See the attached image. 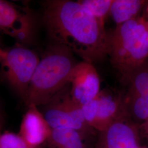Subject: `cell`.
<instances>
[{"label":"cell","instance_id":"cell-14","mask_svg":"<svg viewBox=\"0 0 148 148\" xmlns=\"http://www.w3.org/2000/svg\"><path fill=\"white\" fill-rule=\"evenodd\" d=\"M77 1L97 19L105 25L106 17L110 14L114 0H80Z\"/></svg>","mask_w":148,"mask_h":148},{"label":"cell","instance_id":"cell-5","mask_svg":"<svg viewBox=\"0 0 148 148\" xmlns=\"http://www.w3.org/2000/svg\"><path fill=\"white\" fill-rule=\"evenodd\" d=\"M40 59L30 48L16 43L3 49L0 57L2 75L7 84L24 102Z\"/></svg>","mask_w":148,"mask_h":148},{"label":"cell","instance_id":"cell-2","mask_svg":"<svg viewBox=\"0 0 148 148\" xmlns=\"http://www.w3.org/2000/svg\"><path fill=\"white\" fill-rule=\"evenodd\" d=\"M68 48L50 43L32 76L25 104L43 106L70 82L76 62Z\"/></svg>","mask_w":148,"mask_h":148},{"label":"cell","instance_id":"cell-9","mask_svg":"<svg viewBox=\"0 0 148 148\" xmlns=\"http://www.w3.org/2000/svg\"><path fill=\"white\" fill-rule=\"evenodd\" d=\"M95 122L93 128L98 132L104 130L119 117L126 114L124 93L104 89L93 99Z\"/></svg>","mask_w":148,"mask_h":148},{"label":"cell","instance_id":"cell-20","mask_svg":"<svg viewBox=\"0 0 148 148\" xmlns=\"http://www.w3.org/2000/svg\"><path fill=\"white\" fill-rule=\"evenodd\" d=\"M147 24H148V22H147Z\"/></svg>","mask_w":148,"mask_h":148},{"label":"cell","instance_id":"cell-4","mask_svg":"<svg viewBox=\"0 0 148 148\" xmlns=\"http://www.w3.org/2000/svg\"><path fill=\"white\" fill-rule=\"evenodd\" d=\"M39 107L41 108H38L39 110L52 129H73L81 133L87 143L92 139L95 141L98 132L88 125L82 106L73 99L69 84L47 104Z\"/></svg>","mask_w":148,"mask_h":148},{"label":"cell","instance_id":"cell-3","mask_svg":"<svg viewBox=\"0 0 148 148\" xmlns=\"http://www.w3.org/2000/svg\"><path fill=\"white\" fill-rule=\"evenodd\" d=\"M108 57L127 84L134 71L148 58V25L137 18L120 25L109 32Z\"/></svg>","mask_w":148,"mask_h":148},{"label":"cell","instance_id":"cell-16","mask_svg":"<svg viewBox=\"0 0 148 148\" xmlns=\"http://www.w3.org/2000/svg\"><path fill=\"white\" fill-rule=\"evenodd\" d=\"M139 132L142 131L143 134L148 137V120L142 126L139 128Z\"/></svg>","mask_w":148,"mask_h":148},{"label":"cell","instance_id":"cell-6","mask_svg":"<svg viewBox=\"0 0 148 148\" xmlns=\"http://www.w3.org/2000/svg\"><path fill=\"white\" fill-rule=\"evenodd\" d=\"M37 29V17L29 6L0 0V32L27 47L35 42Z\"/></svg>","mask_w":148,"mask_h":148},{"label":"cell","instance_id":"cell-10","mask_svg":"<svg viewBox=\"0 0 148 148\" xmlns=\"http://www.w3.org/2000/svg\"><path fill=\"white\" fill-rule=\"evenodd\" d=\"M52 128L49 126L38 107L27 106L18 134L27 143L34 147H42L49 137Z\"/></svg>","mask_w":148,"mask_h":148},{"label":"cell","instance_id":"cell-15","mask_svg":"<svg viewBox=\"0 0 148 148\" xmlns=\"http://www.w3.org/2000/svg\"><path fill=\"white\" fill-rule=\"evenodd\" d=\"M30 145L18 133L5 131L0 134V148H45Z\"/></svg>","mask_w":148,"mask_h":148},{"label":"cell","instance_id":"cell-12","mask_svg":"<svg viewBox=\"0 0 148 148\" xmlns=\"http://www.w3.org/2000/svg\"><path fill=\"white\" fill-rule=\"evenodd\" d=\"M143 3L144 1L140 0H114L110 14L119 25L136 18Z\"/></svg>","mask_w":148,"mask_h":148},{"label":"cell","instance_id":"cell-11","mask_svg":"<svg viewBox=\"0 0 148 148\" xmlns=\"http://www.w3.org/2000/svg\"><path fill=\"white\" fill-rule=\"evenodd\" d=\"M87 142L76 130L66 128L52 129L45 148H88Z\"/></svg>","mask_w":148,"mask_h":148},{"label":"cell","instance_id":"cell-18","mask_svg":"<svg viewBox=\"0 0 148 148\" xmlns=\"http://www.w3.org/2000/svg\"><path fill=\"white\" fill-rule=\"evenodd\" d=\"M3 49L1 47V46H0V57H1V54L2 53V51H3Z\"/></svg>","mask_w":148,"mask_h":148},{"label":"cell","instance_id":"cell-17","mask_svg":"<svg viewBox=\"0 0 148 148\" xmlns=\"http://www.w3.org/2000/svg\"><path fill=\"white\" fill-rule=\"evenodd\" d=\"M3 124H4L3 117L2 116L0 112V134L1 133V130H2V128L3 127Z\"/></svg>","mask_w":148,"mask_h":148},{"label":"cell","instance_id":"cell-8","mask_svg":"<svg viewBox=\"0 0 148 148\" xmlns=\"http://www.w3.org/2000/svg\"><path fill=\"white\" fill-rule=\"evenodd\" d=\"M69 85L70 95L81 106L94 99L101 91L99 74L93 64L85 61L75 66Z\"/></svg>","mask_w":148,"mask_h":148},{"label":"cell","instance_id":"cell-13","mask_svg":"<svg viewBox=\"0 0 148 148\" xmlns=\"http://www.w3.org/2000/svg\"><path fill=\"white\" fill-rule=\"evenodd\" d=\"M124 104L128 117L137 127L148 120V103L139 95H124Z\"/></svg>","mask_w":148,"mask_h":148},{"label":"cell","instance_id":"cell-7","mask_svg":"<svg viewBox=\"0 0 148 148\" xmlns=\"http://www.w3.org/2000/svg\"><path fill=\"white\" fill-rule=\"evenodd\" d=\"M139 127L126 114L98 133L95 148H140Z\"/></svg>","mask_w":148,"mask_h":148},{"label":"cell","instance_id":"cell-19","mask_svg":"<svg viewBox=\"0 0 148 148\" xmlns=\"http://www.w3.org/2000/svg\"><path fill=\"white\" fill-rule=\"evenodd\" d=\"M140 148H148L147 147H145V146H143V147H140Z\"/></svg>","mask_w":148,"mask_h":148},{"label":"cell","instance_id":"cell-1","mask_svg":"<svg viewBox=\"0 0 148 148\" xmlns=\"http://www.w3.org/2000/svg\"><path fill=\"white\" fill-rule=\"evenodd\" d=\"M42 21L51 44L65 47L93 65L108 57L109 32L105 25L78 1H44Z\"/></svg>","mask_w":148,"mask_h":148}]
</instances>
